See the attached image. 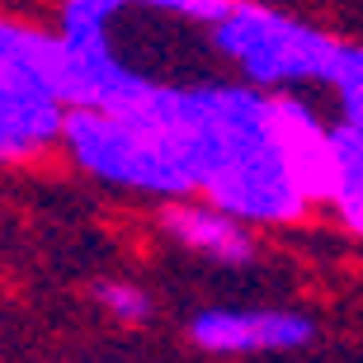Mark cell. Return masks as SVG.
Here are the masks:
<instances>
[{
  "label": "cell",
  "instance_id": "1",
  "mask_svg": "<svg viewBox=\"0 0 363 363\" xmlns=\"http://www.w3.org/2000/svg\"><path fill=\"white\" fill-rule=\"evenodd\" d=\"M194 175L217 208L250 222H293L307 194L274 147L269 94L250 85H203L194 90Z\"/></svg>",
  "mask_w": 363,
  "mask_h": 363
},
{
  "label": "cell",
  "instance_id": "2",
  "mask_svg": "<svg viewBox=\"0 0 363 363\" xmlns=\"http://www.w3.org/2000/svg\"><path fill=\"white\" fill-rule=\"evenodd\" d=\"M62 137H67L71 156L99 179L151 189V194H165V199H179V194L199 189L184 156L142 118L104 113V108H71Z\"/></svg>",
  "mask_w": 363,
  "mask_h": 363
},
{
  "label": "cell",
  "instance_id": "3",
  "mask_svg": "<svg viewBox=\"0 0 363 363\" xmlns=\"http://www.w3.org/2000/svg\"><path fill=\"white\" fill-rule=\"evenodd\" d=\"M213 43L255 85H293V81L330 85V71H335L340 48H345V43L325 38V33L297 24L279 10L250 5V0H236V10L227 19H217Z\"/></svg>",
  "mask_w": 363,
  "mask_h": 363
},
{
  "label": "cell",
  "instance_id": "4",
  "mask_svg": "<svg viewBox=\"0 0 363 363\" xmlns=\"http://www.w3.org/2000/svg\"><path fill=\"white\" fill-rule=\"evenodd\" d=\"M269 128L274 147L297 175L307 199H330L335 189V133H325L307 104H297L288 94H269Z\"/></svg>",
  "mask_w": 363,
  "mask_h": 363
},
{
  "label": "cell",
  "instance_id": "5",
  "mask_svg": "<svg viewBox=\"0 0 363 363\" xmlns=\"http://www.w3.org/2000/svg\"><path fill=\"white\" fill-rule=\"evenodd\" d=\"M189 335L199 350L245 354V350H302L316 325L297 311H203L194 316Z\"/></svg>",
  "mask_w": 363,
  "mask_h": 363
},
{
  "label": "cell",
  "instance_id": "6",
  "mask_svg": "<svg viewBox=\"0 0 363 363\" xmlns=\"http://www.w3.org/2000/svg\"><path fill=\"white\" fill-rule=\"evenodd\" d=\"M67 128V104L52 90L0 67V161H19Z\"/></svg>",
  "mask_w": 363,
  "mask_h": 363
},
{
  "label": "cell",
  "instance_id": "7",
  "mask_svg": "<svg viewBox=\"0 0 363 363\" xmlns=\"http://www.w3.org/2000/svg\"><path fill=\"white\" fill-rule=\"evenodd\" d=\"M0 67H10L14 76H24L43 90H52L71 108V43L67 38H48V33H33L24 24L0 19Z\"/></svg>",
  "mask_w": 363,
  "mask_h": 363
},
{
  "label": "cell",
  "instance_id": "8",
  "mask_svg": "<svg viewBox=\"0 0 363 363\" xmlns=\"http://www.w3.org/2000/svg\"><path fill=\"white\" fill-rule=\"evenodd\" d=\"M165 231H170L179 245H189V250L217 259V264H245V259L255 255L250 236L236 227V213L217 208V203H213V208H194V203L165 208Z\"/></svg>",
  "mask_w": 363,
  "mask_h": 363
},
{
  "label": "cell",
  "instance_id": "9",
  "mask_svg": "<svg viewBox=\"0 0 363 363\" xmlns=\"http://www.w3.org/2000/svg\"><path fill=\"white\" fill-rule=\"evenodd\" d=\"M340 222L363 236V128L340 123L335 128V189H330Z\"/></svg>",
  "mask_w": 363,
  "mask_h": 363
},
{
  "label": "cell",
  "instance_id": "10",
  "mask_svg": "<svg viewBox=\"0 0 363 363\" xmlns=\"http://www.w3.org/2000/svg\"><path fill=\"white\" fill-rule=\"evenodd\" d=\"M137 5V0H62V38H76V43H94V38H108V24L113 14Z\"/></svg>",
  "mask_w": 363,
  "mask_h": 363
},
{
  "label": "cell",
  "instance_id": "11",
  "mask_svg": "<svg viewBox=\"0 0 363 363\" xmlns=\"http://www.w3.org/2000/svg\"><path fill=\"white\" fill-rule=\"evenodd\" d=\"M330 85L340 90V108H345V123L363 128V48H340V62L330 71Z\"/></svg>",
  "mask_w": 363,
  "mask_h": 363
},
{
  "label": "cell",
  "instance_id": "12",
  "mask_svg": "<svg viewBox=\"0 0 363 363\" xmlns=\"http://www.w3.org/2000/svg\"><path fill=\"white\" fill-rule=\"evenodd\" d=\"M137 5L156 14H175V19H194V24H208V28L236 10V0H137Z\"/></svg>",
  "mask_w": 363,
  "mask_h": 363
},
{
  "label": "cell",
  "instance_id": "13",
  "mask_svg": "<svg viewBox=\"0 0 363 363\" xmlns=\"http://www.w3.org/2000/svg\"><path fill=\"white\" fill-rule=\"evenodd\" d=\"M94 297H99V302H104V311H113L118 321H147V311H151L147 293H142V288H133V283H99V288H94Z\"/></svg>",
  "mask_w": 363,
  "mask_h": 363
}]
</instances>
